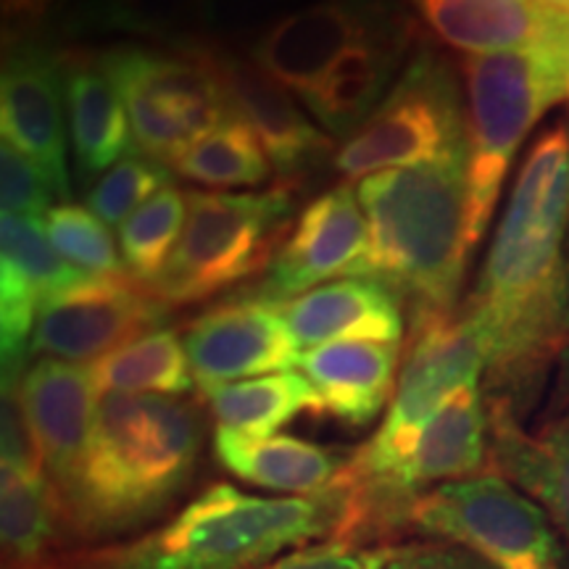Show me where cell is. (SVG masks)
Masks as SVG:
<instances>
[{"label": "cell", "mask_w": 569, "mask_h": 569, "mask_svg": "<svg viewBox=\"0 0 569 569\" xmlns=\"http://www.w3.org/2000/svg\"><path fill=\"white\" fill-rule=\"evenodd\" d=\"M401 343L338 340L306 348L301 372L317 390L319 411L351 427L372 425L396 393Z\"/></svg>", "instance_id": "obj_21"}, {"label": "cell", "mask_w": 569, "mask_h": 569, "mask_svg": "<svg viewBox=\"0 0 569 569\" xmlns=\"http://www.w3.org/2000/svg\"><path fill=\"white\" fill-rule=\"evenodd\" d=\"M169 169L153 161L151 156H134L106 172L90 190V211H96L106 224L122 227L142 203H148L156 193H161L169 184Z\"/></svg>", "instance_id": "obj_32"}, {"label": "cell", "mask_w": 569, "mask_h": 569, "mask_svg": "<svg viewBox=\"0 0 569 569\" xmlns=\"http://www.w3.org/2000/svg\"><path fill=\"white\" fill-rule=\"evenodd\" d=\"M56 488L46 472L0 465V538L6 569H46L61 536Z\"/></svg>", "instance_id": "obj_25"}, {"label": "cell", "mask_w": 569, "mask_h": 569, "mask_svg": "<svg viewBox=\"0 0 569 569\" xmlns=\"http://www.w3.org/2000/svg\"><path fill=\"white\" fill-rule=\"evenodd\" d=\"M169 306L148 284L124 277H88L40 303L30 356L84 365L159 330Z\"/></svg>", "instance_id": "obj_10"}, {"label": "cell", "mask_w": 569, "mask_h": 569, "mask_svg": "<svg viewBox=\"0 0 569 569\" xmlns=\"http://www.w3.org/2000/svg\"><path fill=\"white\" fill-rule=\"evenodd\" d=\"M415 530L480 553L496 569H569V549L538 501L503 475H478L417 496Z\"/></svg>", "instance_id": "obj_8"}, {"label": "cell", "mask_w": 569, "mask_h": 569, "mask_svg": "<svg viewBox=\"0 0 569 569\" xmlns=\"http://www.w3.org/2000/svg\"><path fill=\"white\" fill-rule=\"evenodd\" d=\"M213 453L232 478L280 496H315L330 488L348 465L330 448L296 436L253 438L217 427Z\"/></svg>", "instance_id": "obj_23"}, {"label": "cell", "mask_w": 569, "mask_h": 569, "mask_svg": "<svg viewBox=\"0 0 569 569\" xmlns=\"http://www.w3.org/2000/svg\"><path fill=\"white\" fill-rule=\"evenodd\" d=\"M298 346L317 348L338 340L401 343L403 301L375 277H343L277 303Z\"/></svg>", "instance_id": "obj_18"}, {"label": "cell", "mask_w": 569, "mask_h": 569, "mask_svg": "<svg viewBox=\"0 0 569 569\" xmlns=\"http://www.w3.org/2000/svg\"><path fill=\"white\" fill-rule=\"evenodd\" d=\"M369 251L359 277L386 282L409 309L411 330L453 317L467 272L469 148L359 184Z\"/></svg>", "instance_id": "obj_4"}, {"label": "cell", "mask_w": 569, "mask_h": 569, "mask_svg": "<svg viewBox=\"0 0 569 569\" xmlns=\"http://www.w3.org/2000/svg\"><path fill=\"white\" fill-rule=\"evenodd\" d=\"M490 417L482 382H469L425 427L422 438L390 490L388 519H407L417 496L478 478L486 469Z\"/></svg>", "instance_id": "obj_16"}, {"label": "cell", "mask_w": 569, "mask_h": 569, "mask_svg": "<svg viewBox=\"0 0 569 569\" xmlns=\"http://www.w3.org/2000/svg\"><path fill=\"white\" fill-rule=\"evenodd\" d=\"M98 63L122 96L138 148L163 167H172L232 113L213 56L119 48Z\"/></svg>", "instance_id": "obj_9"}, {"label": "cell", "mask_w": 569, "mask_h": 569, "mask_svg": "<svg viewBox=\"0 0 569 569\" xmlns=\"http://www.w3.org/2000/svg\"><path fill=\"white\" fill-rule=\"evenodd\" d=\"M63 98L69 109L71 151L80 174L90 177L134 153V132L117 84L101 63L74 61L63 67Z\"/></svg>", "instance_id": "obj_24"}, {"label": "cell", "mask_w": 569, "mask_h": 569, "mask_svg": "<svg viewBox=\"0 0 569 569\" xmlns=\"http://www.w3.org/2000/svg\"><path fill=\"white\" fill-rule=\"evenodd\" d=\"M184 351L201 393L298 367L301 346L277 309L261 298L211 306L184 330Z\"/></svg>", "instance_id": "obj_13"}, {"label": "cell", "mask_w": 569, "mask_h": 569, "mask_svg": "<svg viewBox=\"0 0 569 569\" xmlns=\"http://www.w3.org/2000/svg\"><path fill=\"white\" fill-rule=\"evenodd\" d=\"M172 167L182 180L209 188H253L272 172L264 146L238 113L190 146Z\"/></svg>", "instance_id": "obj_28"}, {"label": "cell", "mask_w": 569, "mask_h": 569, "mask_svg": "<svg viewBox=\"0 0 569 569\" xmlns=\"http://www.w3.org/2000/svg\"><path fill=\"white\" fill-rule=\"evenodd\" d=\"M401 17L386 0H319L269 27L253 63L301 101L353 46Z\"/></svg>", "instance_id": "obj_12"}, {"label": "cell", "mask_w": 569, "mask_h": 569, "mask_svg": "<svg viewBox=\"0 0 569 569\" xmlns=\"http://www.w3.org/2000/svg\"><path fill=\"white\" fill-rule=\"evenodd\" d=\"M98 393L182 396L196 386L184 340L174 330H153L90 365Z\"/></svg>", "instance_id": "obj_27"}, {"label": "cell", "mask_w": 569, "mask_h": 569, "mask_svg": "<svg viewBox=\"0 0 569 569\" xmlns=\"http://www.w3.org/2000/svg\"><path fill=\"white\" fill-rule=\"evenodd\" d=\"M382 569H496L480 553L451 543V540H415V543L390 546Z\"/></svg>", "instance_id": "obj_35"}, {"label": "cell", "mask_w": 569, "mask_h": 569, "mask_svg": "<svg viewBox=\"0 0 569 569\" xmlns=\"http://www.w3.org/2000/svg\"><path fill=\"white\" fill-rule=\"evenodd\" d=\"M469 148L467 111L451 67L436 53H415L398 82L343 142L336 169L351 184L386 169L415 167Z\"/></svg>", "instance_id": "obj_7"}, {"label": "cell", "mask_w": 569, "mask_h": 569, "mask_svg": "<svg viewBox=\"0 0 569 569\" xmlns=\"http://www.w3.org/2000/svg\"><path fill=\"white\" fill-rule=\"evenodd\" d=\"M0 196L3 211L21 217H46L56 198V188L38 163L9 140L0 142Z\"/></svg>", "instance_id": "obj_33"}, {"label": "cell", "mask_w": 569, "mask_h": 569, "mask_svg": "<svg viewBox=\"0 0 569 569\" xmlns=\"http://www.w3.org/2000/svg\"><path fill=\"white\" fill-rule=\"evenodd\" d=\"M21 393L46 475L59 493L80 467L101 393L92 382L90 365L63 359H38L27 367L21 372Z\"/></svg>", "instance_id": "obj_17"}, {"label": "cell", "mask_w": 569, "mask_h": 569, "mask_svg": "<svg viewBox=\"0 0 569 569\" xmlns=\"http://www.w3.org/2000/svg\"><path fill=\"white\" fill-rule=\"evenodd\" d=\"M293 193H188V219L172 259L148 284L167 306H188L222 293L272 264L284 243Z\"/></svg>", "instance_id": "obj_6"}, {"label": "cell", "mask_w": 569, "mask_h": 569, "mask_svg": "<svg viewBox=\"0 0 569 569\" xmlns=\"http://www.w3.org/2000/svg\"><path fill=\"white\" fill-rule=\"evenodd\" d=\"M569 130L551 127L522 161L482 269L459 311L488 348V409L532 401L569 340Z\"/></svg>", "instance_id": "obj_1"}, {"label": "cell", "mask_w": 569, "mask_h": 569, "mask_svg": "<svg viewBox=\"0 0 569 569\" xmlns=\"http://www.w3.org/2000/svg\"><path fill=\"white\" fill-rule=\"evenodd\" d=\"M415 24L407 17L353 46L301 103L336 138L353 134L393 88V74L411 51Z\"/></svg>", "instance_id": "obj_20"}, {"label": "cell", "mask_w": 569, "mask_h": 569, "mask_svg": "<svg viewBox=\"0 0 569 569\" xmlns=\"http://www.w3.org/2000/svg\"><path fill=\"white\" fill-rule=\"evenodd\" d=\"M211 403L217 427L243 436H274L282 425L293 422L303 411L319 415V398L309 377L296 369L230 382L203 393Z\"/></svg>", "instance_id": "obj_26"}, {"label": "cell", "mask_w": 569, "mask_h": 569, "mask_svg": "<svg viewBox=\"0 0 569 569\" xmlns=\"http://www.w3.org/2000/svg\"><path fill=\"white\" fill-rule=\"evenodd\" d=\"M546 3H551V6H559V9L569 11V0H546Z\"/></svg>", "instance_id": "obj_38"}, {"label": "cell", "mask_w": 569, "mask_h": 569, "mask_svg": "<svg viewBox=\"0 0 569 569\" xmlns=\"http://www.w3.org/2000/svg\"><path fill=\"white\" fill-rule=\"evenodd\" d=\"M0 240H3V264H11L17 272L32 284L40 301L59 296L63 290L74 288L92 274L71 267L63 256L56 251L48 238L46 219L21 217V213L3 211L0 224Z\"/></svg>", "instance_id": "obj_30"}, {"label": "cell", "mask_w": 569, "mask_h": 569, "mask_svg": "<svg viewBox=\"0 0 569 569\" xmlns=\"http://www.w3.org/2000/svg\"><path fill=\"white\" fill-rule=\"evenodd\" d=\"M46 230L56 251L71 267L92 277H124L130 274L124 259L117 251L109 227L96 211L77 203L53 206L46 213Z\"/></svg>", "instance_id": "obj_31"}, {"label": "cell", "mask_w": 569, "mask_h": 569, "mask_svg": "<svg viewBox=\"0 0 569 569\" xmlns=\"http://www.w3.org/2000/svg\"><path fill=\"white\" fill-rule=\"evenodd\" d=\"M203 430L193 403L106 393L80 467L59 490L63 536L101 546L151 530L193 480Z\"/></svg>", "instance_id": "obj_2"}, {"label": "cell", "mask_w": 569, "mask_h": 569, "mask_svg": "<svg viewBox=\"0 0 569 569\" xmlns=\"http://www.w3.org/2000/svg\"><path fill=\"white\" fill-rule=\"evenodd\" d=\"M390 546H361L348 538H330L303 546L259 569H382Z\"/></svg>", "instance_id": "obj_34"}, {"label": "cell", "mask_w": 569, "mask_h": 569, "mask_svg": "<svg viewBox=\"0 0 569 569\" xmlns=\"http://www.w3.org/2000/svg\"><path fill=\"white\" fill-rule=\"evenodd\" d=\"M188 219V196L167 184L119 227V248L132 280L151 284L172 259Z\"/></svg>", "instance_id": "obj_29"}, {"label": "cell", "mask_w": 569, "mask_h": 569, "mask_svg": "<svg viewBox=\"0 0 569 569\" xmlns=\"http://www.w3.org/2000/svg\"><path fill=\"white\" fill-rule=\"evenodd\" d=\"M219 80L224 84L230 111L256 132L280 177H298L330 151V138L306 119L298 103L280 82L256 63L227 61L213 56Z\"/></svg>", "instance_id": "obj_19"}, {"label": "cell", "mask_w": 569, "mask_h": 569, "mask_svg": "<svg viewBox=\"0 0 569 569\" xmlns=\"http://www.w3.org/2000/svg\"><path fill=\"white\" fill-rule=\"evenodd\" d=\"M367 251V213L351 184H338L306 206L251 296L282 303L325 282L359 277Z\"/></svg>", "instance_id": "obj_11"}, {"label": "cell", "mask_w": 569, "mask_h": 569, "mask_svg": "<svg viewBox=\"0 0 569 569\" xmlns=\"http://www.w3.org/2000/svg\"><path fill=\"white\" fill-rule=\"evenodd\" d=\"M569 407V340L565 351L559 356V382H557V396H553L551 411Z\"/></svg>", "instance_id": "obj_37"}, {"label": "cell", "mask_w": 569, "mask_h": 569, "mask_svg": "<svg viewBox=\"0 0 569 569\" xmlns=\"http://www.w3.org/2000/svg\"><path fill=\"white\" fill-rule=\"evenodd\" d=\"M51 0H3V13L6 21H13V24H32L38 21L42 13H46Z\"/></svg>", "instance_id": "obj_36"}, {"label": "cell", "mask_w": 569, "mask_h": 569, "mask_svg": "<svg viewBox=\"0 0 569 569\" xmlns=\"http://www.w3.org/2000/svg\"><path fill=\"white\" fill-rule=\"evenodd\" d=\"M432 32L467 56H569V11L546 0H415Z\"/></svg>", "instance_id": "obj_14"}, {"label": "cell", "mask_w": 569, "mask_h": 569, "mask_svg": "<svg viewBox=\"0 0 569 569\" xmlns=\"http://www.w3.org/2000/svg\"><path fill=\"white\" fill-rule=\"evenodd\" d=\"M46 569H69V567H61V565H51V567H46Z\"/></svg>", "instance_id": "obj_39"}, {"label": "cell", "mask_w": 569, "mask_h": 569, "mask_svg": "<svg viewBox=\"0 0 569 569\" xmlns=\"http://www.w3.org/2000/svg\"><path fill=\"white\" fill-rule=\"evenodd\" d=\"M498 475L543 507L569 549V407L553 409L538 432L509 411L488 409Z\"/></svg>", "instance_id": "obj_22"}, {"label": "cell", "mask_w": 569, "mask_h": 569, "mask_svg": "<svg viewBox=\"0 0 569 569\" xmlns=\"http://www.w3.org/2000/svg\"><path fill=\"white\" fill-rule=\"evenodd\" d=\"M469 196L465 246H480L511 161L543 113L567 98L569 56L490 53L465 56Z\"/></svg>", "instance_id": "obj_5"}, {"label": "cell", "mask_w": 569, "mask_h": 569, "mask_svg": "<svg viewBox=\"0 0 569 569\" xmlns=\"http://www.w3.org/2000/svg\"><path fill=\"white\" fill-rule=\"evenodd\" d=\"M63 69L40 48L6 56L0 80V130L51 180L56 196H69L67 134L61 117Z\"/></svg>", "instance_id": "obj_15"}, {"label": "cell", "mask_w": 569, "mask_h": 569, "mask_svg": "<svg viewBox=\"0 0 569 569\" xmlns=\"http://www.w3.org/2000/svg\"><path fill=\"white\" fill-rule=\"evenodd\" d=\"M353 493L343 478L315 496H251L227 482L142 536L61 559L69 569H259L303 546L348 538Z\"/></svg>", "instance_id": "obj_3"}, {"label": "cell", "mask_w": 569, "mask_h": 569, "mask_svg": "<svg viewBox=\"0 0 569 569\" xmlns=\"http://www.w3.org/2000/svg\"><path fill=\"white\" fill-rule=\"evenodd\" d=\"M567 101H569V84H567Z\"/></svg>", "instance_id": "obj_40"}]
</instances>
